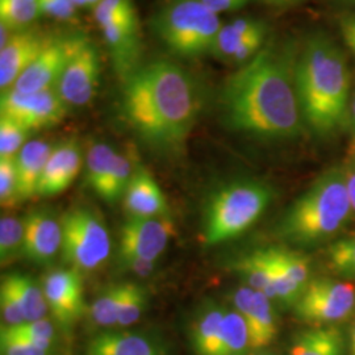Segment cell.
Returning <instances> with one entry per match:
<instances>
[{"mask_svg": "<svg viewBox=\"0 0 355 355\" xmlns=\"http://www.w3.org/2000/svg\"><path fill=\"white\" fill-rule=\"evenodd\" d=\"M262 33H267L265 23L252 17H237L221 26L216 38L212 55L223 62L232 64L242 42L250 36Z\"/></svg>", "mask_w": 355, "mask_h": 355, "instance_id": "cell-24", "label": "cell"}, {"mask_svg": "<svg viewBox=\"0 0 355 355\" xmlns=\"http://www.w3.org/2000/svg\"><path fill=\"white\" fill-rule=\"evenodd\" d=\"M136 12L132 0H101L94 8L95 16H124Z\"/></svg>", "mask_w": 355, "mask_h": 355, "instance_id": "cell-41", "label": "cell"}, {"mask_svg": "<svg viewBox=\"0 0 355 355\" xmlns=\"http://www.w3.org/2000/svg\"><path fill=\"white\" fill-rule=\"evenodd\" d=\"M293 51L266 44L229 76L221 92L224 120L230 129L267 140L296 137L303 114L295 82Z\"/></svg>", "mask_w": 355, "mask_h": 355, "instance_id": "cell-1", "label": "cell"}, {"mask_svg": "<svg viewBox=\"0 0 355 355\" xmlns=\"http://www.w3.org/2000/svg\"><path fill=\"white\" fill-rule=\"evenodd\" d=\"M11 288L19 306L23 311L26 321H36L45 318L49 306L45 299L42 284H38L32 277L12 272L3 277V279Z\"/></svg>", "mask_w": 355, "mask_h": 355, "instance_id": "cell-25", "label": "cell"}, {"mask_svg": "<svg viewBox=\"0 0 355 355\" xmlns=\"http://www.w3.org/2000/svg\"><path fill=\"white\" fill-rule=\"evenodd\" d=\"M24 254V223L13 216L0 220V263L10 265Z\"/></svg>", "mask_w": 355, "mask_h": 355, "instance_id": "cell-31", "label": "cell"}, {"mask_svg": "<svg viewBox=\"0 0 355 355\" xmlns=\"http://www.w3.org/2000/svg\"><path fill=\"white\" fill-rule=\"evenodd\" d=\"M40 13V0H0V23L13 33L26 31Z\"/></svg>", "mask_w": 355, "mask_h": 355, "instance_id": "cell-30", "label": "cell"}, {"mask_svg": "<svg viewBox=\"0 0 355 355\" xmlns=\"http://www.w3.org/2000/svg\"><path fill=\"white\" fill-rule=\"evenodd\" d=\"M116 154L117 152L114 148L104 142L94 144L87 152L85 164V179L91 190L96 195L99 193L103 183L112 167Z\"/></svg>", "mask_w": 355, "mask_h": 355, "instance_id": "cell-29", "label": "cell"}, {"mask_svg": "<svg viewBox=\"0 0 355 355\" xmlns=\"http://www.w3.org/2000/svg\"><path fill=\"white\" fill-rule=\"evenodd\" d=\"M236 270L246 286L266 295L274 277V265L270 250H257L236 263Z\"/></svg>", "mask_w": 355, "mask_h": 355, "instance_id": "cell-26", "label": "cell"}, {"mask_svg": "<svg viewBox=\"0 0 355 355\" xmlns=\"http://www.w3.org/2000/svg\"><path fill=\"white\" fill-rule=\"evenodd\" d=\"M101 0H73L78 8H85V7H96Z\"/></svg>", "mask_w": 355, "mask_h": 355, "instance_id": "cell-46", "label": "cell"}, {"mask_svg": "<svg viewBox=\"0 0 355 355\" xmlns=\"http://www.w3.org/2000/svg\"><path fill=\"white\" fill-rule=\"evenodd\" d=\"M227 308L205 304L200 308L190 325V343L195 355H218L224 336Z\"/></svg>", "mask_w": 355, "mask_h": 355, "instance_id": "cell-21", "label": "cell"}, {"mask_svg": "<svg viewBox=\"0 0 355 355\" xmlns=\"http://www.w3.org/2000/svg\"><path fill=\"white\" fill-rule=\"evenodd\" d=\"M13 336H19L29 343L38 345L45 349H51L55 343V328L51 320L41 318L36 321H26L20 325L7 327L1 325V329Z\"/></svg>", "mask_w": 355, "mask_h": 355, "instance_id": "cell-32", "label": "cell"}, {"mask_svg": "<svg viewBox=\"0 0 355 355\" xmlns=\"http://www.w3.org/2000/svg\"><path fill=\"white\" fill-rule=\"evenodd\" d=\"M202 1L214 12L221 13L239 10L250 0H202Z\"/></svg>", "mask_w": 355, "mask_h": 355, "instance_id": "cell-43", "label": "cell"}, {"mask_svg": "<svg viewBox=\"0 0 355 355\" xmlns=\"http://www.w3.org/2000/svg\"><path fill=\"white\" fill-rule=\"evenodd\" d=\"M271 254L280 268L291 278L297 286L304 288L309 280V259L296 252L287 249H271Z\"/></svg>", "mask_w": 355, "mask_h": 355, "instance_id": "cell-35", "label": "cell"}, {"mask_svg": "<svg viewBox=\"0 0 355 355\" xmlns=\"http://www.w3.org/2000/svg\"><path fill=\"white\" fill-rule=\"evenodd\" d=\"M99 78V51L91 40L79 35L55 89L67 107H85L95 98Z\"/></svg>", "mask_w": 355, "mask_h": 355, "instance_id": "cell-10", "label": "cell"}, {"mask_svg": "<svg viewBox=\"0 0 355 355\" xmlns=\"http://www.w3.org/2000/svg\"><path fill=\"white\" fill-rule=\"evenodd\" d=\"M76 7L73 0H40V11L53 19L69 21L76 16Z\"/></svg>", "mask_w": 355, "mask_h": 355, "instance_id": "cell-40", "label": "cell"}, {"mask_svg": "<svg viewBox=\"0 0 355 355\" xmlns=\"http://www.w3.org/2000/svg\"><path fill=\"white\" fill-rule=\"evenodd\" d=\"M51 38V35L29 29L12 33L8 42L0 49L1 92L12 89L17 79L48 46Z\"/></svg>", "mask_w": 355, "mask_h": 355, "instance_id": "cell-17", "label": "cell"}, {"mask_svg": "<svg viewBox=\"0 0 355 355\" xmlns=\"http://www.w3.org/2000/svg\"><path fill=\"white\" fill-rule=\"evenodd\" d=\"M66 112L67 105L55 89L37 92L10 89L1 92L0 116L11 119L31 132L60 124Z\"/></svg>", "mask_w": 355, "mask_h": 355, "instance_id": "cell-9", "label": "cell"}, {"mask_svg": "<svg viewBox=\"0 0 355 355\" xmlns=\"http://www.w3.org/2000/svg\"><path fill=\"white\" fill-rule=\"evenodd\" d=\"M346 1H352V3H355V0H346Z\"/></svg>", "mask_w": 355, "mask_h": 355, "instance_id": "cell-50", "label": "cell"}, {"mask_svg": "<svg viewBox=\"0 0 355 355\" xmlns=\"http://www.w3.org/2000/svg\"><path fill=\"white\" fill-rule=\"evenodd\" d=\"M24 257L49 265L61 252L62 225L48 211H32L24 217Z\"/></svg>", "mask_w": 355, "mask_h": 355, "instance_id": "cell-18", "label": "cell"}, {"mask_svg": "<svg viewBox=\"0 0 355 355\" xmlns=\"http://www.w3.org/2000/svg\"><path fill=\"white\" fill-rule=\"evenodd\" d=\"M51 150V144L45 141H28L24 148L15 157L21 200L37 195L38 184Z\"/></svg>", "mask_w": 355, "mask_h": 355, "instance_id": "cell-22", "label": "cell"}, {"mask_svg": "<svg viewBox=\"0 0 355 355\" xmlns=\"http://www.w3.org/2000/svg\"><path fill=\"white\" fill-rule=\"evenodd\" d=\"M345 180H346V190L352 203V208L355 212V162L346 173H345Z\"/></svg>", "mask_w": 355, "mask_h": 355, "instance_id": "cell-45", "label": "cell"}, {"mask_svg": "<svg viewBox=\"0 0 355 355\" xmlns=\"http://www.w3.org/2000/svg\"><path fill=\"white\" fill-rule=\"evenodd\" d=\"M62 259L70 268L89 272L102 266L111 253V237L102 218L89 208L78 207L62 218Z\"/></svg>", "mask_w": 355, "mask_h": 355, "instance_id": "cell-7", "label": "cell"}, {"mask_svg": "<svg viewBox=\"0 0 355 355\" xmlns=\"http://www.w3.org/2000/svg\"><path fill=\"white\" fill-rule=\"evenodd\" d=\"M200 107L195 80L184 69L167 60L141 64L123 80V119L153 149H180L190 136Z\"/></svg>", "mask_w": 355, "mask_h": 355, "instance_id": "cell-2", "label": "cell"}, {"mask_svg": "<svg viewBox=\"0 0 355 355\" xmlns=\"http://www.w3.org/2000/svg\"><path fill=\"white\" fill-rule=\"evenodd\" d=\"M0 311H1V318L4 322L3 325L13 327V325H20L26 322V318L23 315L21 308L19 306L15 295L4 280H1V284H0Z\"/></svg>", "mask_w": 355, "mask_h": 355, "instance_id": "cell-39", "label": "cell"}, {"mask_svg": "<svg viewBox=\"0 0 355 355\" xmlns=\"http://www.w3.org/2000/svg\"><path fill=\"white\" fill-rule=\"evenodd\" d=\"M173 234L174 227L168 217H129L120 230L119 261L142 258L155 262Z\"/></svg>", "mask_w": 355, "mask_h": 355, "instance_id": "cell-12", "label": "cell"}, {"mask_svg": "<svg viewBox=\"0 0 355 355\" xmlns=\"http://www.w3.org/2000/svg\"><path fill=\"white\" fill-rule=\"evenodd\" d=\"M0 202L7 209L21 202L15 158H0Z\"/></svg>", "mask_w": 355, "mask_h": 355, "instance_id": "cell-37", "label": "cell"}, {"mask_svg": "<svg viewBox=\"0 0 355 355\" xmlns=\"http://www.w3.org/2000/svg\"><path fill=\"white\" fill-rule=\"evenodd\" d=\"M250 353L253 350L245 320L236 309H227L218 355H250Z\"/></svg>", "mask_w": 355, "mask_h": 355, "instance_id": "cell-28", "label": "cell"}, {"mask_svg": "<svg viewBox=\"0 0 355 355\" xmlns=\"http://www.w3.org/2000/svg\"><path fill=\"white\" fill-rule=\"evenodd\" d=\"M302 114L316 133L331 135L349 116L350 71L343 51L325 35L309 38L295 66Z\"/></svg>", "mask_w": 355, "mask_h": 355, "instance_id": "cell-3", "label": "cell"}, {"mask_svg": "<svg viewBox=\"0 0 355 355\" xmlns=\"http://www.w3.org/2000/svg\"><path fill=\"white\" fill-rule=\"evenodd\" d=\"M41 284L51 316L69 331L86 309L80 272L74 268H57L48 272Z\"/></svg>", "mask_w": 355, "mask_h": 355, "instance_id": "cell-13", "label": "cell"}, {"mask_svg": "<svg viewBox=\"0 0 355 355\" xmlns=\"http://www.w3.org/2000/svg\"><path fill=\"white\" fill-rule=\"evenodd\" d=\"M123 202L129 217L146 218L168 216V205L164 192L150 173L141 165L136 166Z\"/></svg>", "mask_w": 355, "mask_h": 355, "instance_id": "cell-20", "label": "cell"}, {"mask_svg": "<svg viewBox=\"0 0 355 355\" xmlns=\"http://www.w3.org/2000/svg\"><path fill=\"white\" fill-rule=\"evenodd\" d=\"M117 76L121 80L140 67L141 33L137 12L124 16H95Z\"/></svg>", "mask_w": 355, "mask_h": 355, "instance_id": "cell-11", "label": "cell"}, {"mask_svg": "<svg viewBox=\"0 0 355 355\" xmlns=\"http://www.w3.org/2000/svg\"><path fill=\"white\" fill-rule=\"evenodd\" d=\"M271 200L270 189L252 180L229 183L212 195L203 221V241L220 245L241 236L265 214Z\"/></svg>", "mask_w": 355, "mask_h": 355, "instance_id": "cell-5", "label": "cell"}, {"mask_svg": "<svg viewBox=\"0 0 355 355\" xmlns=\"http://www.w3.org/2000/svg\"><path fill=\"white\" fill-rule=\"evenodd\" d=\"M340 28L346 46L355 54V15L343 17Z\"/></svg>", "mask_w": 355, "mask_h": 355, "instance_id": "cell-44", "label": "cell"}, {"mask_svg": "<svg viewBox=\"0 0 355 355\" xmlns=\"http://www.w3.org/2000/svg\"><path fill=\"white\" fill-rule=\"evenodd\" d=\"M124 297V283L114 284L99 295L91 304V321L104 330L114 329L117 327L120 309Z\"/></svg>", "mask_w": 355, "mask_h": 355, "instance_id": "cell-27", "label": "cell"}, {"mask_svg": "<svg viewBox=\"0 0 355 355\" xmlns=\"http://www.w3.org/2000/svg\"><path fill=\"white\" fill-rule=\"evenodd\" d=\"M83 164L80 146L76 141H64L53 148L38 184L37 195L54 196L69 189Z\"/></svg>", "mask_w": 355, "mask_h": 355, "instance_id": "cell-19", "label": "cell"}, {"mask_svg": "<svg viewBox=\"0 0 355 355\" xmlns=\"http://www.w3.org/2000/svg\"><path fill=\"white\" fill-rule=\"evenodd\" d=\"M346 343L343 331L333 325H321L297 333L288 355H345Z\"/></svg>", "mask_w": 355, "mask_h": 355, "instance_id": "cell-23", "label": "cell"}, {"mask_svg": "<svg viewBox=\"0 0 355 355\" xmlns=\"http://www.w3.org/2000/svg\"><path fill=\"white\" fill-rule=\"evenodd\" d=\"M352 355H355V352H354V353H352Z\"/></svg>", "mask_w": 355, "mask_h": 355, "instance_id": "cell-51", "label": "cell"}, {"mask_svg": "<svg viewBox=\"0 0 355 355\" xmlns=\"http://www.w3.org/2000/svg\"><path fill=\"white\" fill-rule=\"evenodd\" d=\"M330 268L345 278H355V233L333 242L327 252Z\"/></svg>", "mask_w": 355, "mask_h": 355, "instance_id": "cell-33", "label": "cell"}, {"mask_svg": "<svg viewBox=\"0 0 355 355\" xmlns=\"http://www.w3.org/2000/svg\"><path fill=\"white\" fill-rule=\"evenodd\" d=\"M268 1H271L274 4H290V3H293L296 0H268Z\"/></svg>", "mask_w": 355, "mask_h": 355, "instance_id": "cell-48", "label": "cell"}, {"mask_svg": "<svg viewBox=\"0 0 355 355\" xmlns=\"http://www.w3.org/2000/svg\"><path fill=\"white\" fill-rule=\"evenodd\" d=\"M146 308V292L132 282H124V297L119 315L117 327L128 328L140 320Z\"/></svg>", "mask_w": 355, "mask_h": 355, "instance_id": "cell-34", "label": "cell"}, {"mask_svg": "<svg viewBox=\"0 0 355 355\" xmlns=\"http://www.w3.org/2000/svg\"><path fill=\"white\" fill-rule=\"evenodd\" d=\"M154 32L166 48L180 58L212 54L221 29L218 13L202 0H171L153 20Z\"/></svg>", "mask_w": 355, "mask_h": 355, "instance_id": "cell-6", "label": "cell"}, {"mask_svg": "<svg viewBox=\"0 0 355 355\" xmlns=\"http://www.w3.org/2000/svg\"><path fill=\"white\" fill-rule=\"evenodd\" d=\"M31 135L21 124L0 116V158H15Z\"/></svg>", "mask_w": 355, "mask_h": 355, "instance_id": "cell-36", "label": "cell"}, {"mask_svg": "<svg viewBox=\"0 0 355 355\" xmlns=\"http://www.w3.org/2000/svg\"><path fill=\"white\" fill-rule=\"evenodd\" d=\"M120 265L127 267L128 270H130L132 272L140 277H148L155 266V262L149 259H142V258H130V259L121 261Z\"/></svg>", "mask_w": 355, "mask_h": 355, "instance_id": "cell-42", "label": "cell"}, {"mask_svg": "<svg viewBox=\"0 0 355 355\" xmlns=\"http://www.w3.org/2000/svg\"><path fill=\"white\" fill-rule=\"evenodd\" d=\"M250 355H278L275 354L274 352H270L268 349H263V350H258V352H253Z\"/></svg>", "mask_w": 355, "mask_h": 355, "instance_id": "cell-47", "label": "cell"}, {"mask_svg": "<svg viewBox=\"0 0 355 355\" xmlns=\"http://www.w3.org/2000/svg\"><path fill=\"white\" fill-rule=\"evenodd\" d=\"M78 37L79 35L53 36L48 46L17 79L12 89L19 92L55 89L76 48Z\"/></svg>", "mask_w": 355, "mask_h": 355, "instance_id": "cell-15", "label": "cell"}, {"mask_svg": "<svg viewBox=\"0 0 355 355\" xmlns=\"http://www.w3.org/2000/svg\"><path fill=\"white\" fill-rule=\"evenodd\" d=\"M352 119H353V125H354V132H355V99L353 104H352Z\"/></svg>", "mask_w": 355, "mask_h": 355, "instance_id": "cell-49", "label": "cell"}, {"mask_svg": "<svg viewBox=\"0 0 355 355\" xmlns=\"http://www.w3.org/2000/svg\"><path fill=\"white\" fill-rule=\"evenodd\" d=\"M232 302L246 322L252 350L268 349L278 334V320L272 300L263 292L245 286L233 292Z\"/></svg>", "mask_w": 355, "mask_h": 355, "instance_id": "cell-14", "label": "cell"}, {"mask_svg": "<svg viewBox=\"0 0 355 355\" xmlns=\"http://www.w3.org/2000/svg\"><path fill=\"white\" fill-rule=\"evenodd\" d=\"M85 355H171L165 340L137 330H102L89 340Z\"/></svg>", "mask_w": 355, "mask_h": 355, "instance_id": "cell-16", "label": "cell"}, {"mask_svg": "<svg viewBox=\"0 0 355 355\" xmlns=\"http://www.w3.org/2000/svg\"><path fill=\"white\" fill-rule=\"evenodd\" d=\"M51 349H45L29 343L19 336L0 330V354L1 355H51Z\"/></svg>", "mask_w": 355, "mask_h": 355, "instance_id": "cell-38", "label": "cell"}, {"mask_svg": "<svg viewBox=\"0 0 355 355\" xmlns=\"http://www.w3.org/2000/svg\"><path fill=\"white\" fill-rule=\"evenodd\" d=\"M293 309L299 320L316 327L340 322L355 309L354 284L330 278L311 280Z\"/></svg>", "mask_w": 355, "mask_h": 355, "instance_id": "cell-8", "label": "cell"}, {"mask_svg": "<svg viewBox=\"0 0 355 355\" xmlns=\"http://www.w3.org/2000/svg\"><path fill=\"white\" fill-rule=\"evenodd\" d=\"M352 212L345 173L334 168L318 178L292 204L280 221L278 233L292 243L312 246L340 232Z\"/></svg>", "mask_w": 355, "mask_h": 355, "instance_id": "cell-4", "label": "cell"}]
</instances>
